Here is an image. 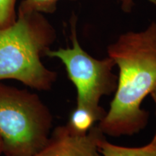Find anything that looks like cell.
Here are the masks:
<instances>
[{"mask_svg":"<svg viewBox=\"0 0 156 156\" xmlns=\"http://www.w3.org/2000/svg\"><path fill=\"white\" fill-rule=\"evenodd\" d=\"M122 2V8L125 12H129L133 6V0H120ZM156 7V0H147Z\"/></svg>","mask_w":156,"mask_h":156,"instance_id":"obj_10","label":"cell"},{"mask_svg":"<svg viewBox=\"0 0 156 156\" xmlns=\"http://www.w3.org/2000/svg\"><path fill=\"white\" fill-rule=\"evenodd\" d=\"M104 114L83 106H77L71 113L67 125L72 131L78 134H85L94 126L96 122H100Z\"/></svg>","mask_w":156,"mask_h":156,"instance_id":"obj_6","label":"cell"},{"mask_svg":"<svg viewBox=\"0 0 156 156\" xmlns=\"http://www.w3.org/2000/svg\"><path fill=\"white\" fill-rule=\"evenodd\" d=\"M98 152L103 156H156V147L147 144L140 147H126L108 142L105 136L98 143Z\"/></svg>","mask_w":156,"mask_h":156,"instance_id":"obj_7","label":"cell"},{"mask_svg":"<svg viewBox=\"0 0 156 156\" xmlns=\"http://www.w3.org/2000/svg\"><path fill=\"white\" fill-rule=\"evenodd\" d=\"M104 134L93 126L85 134H78L67 124L58 126L51 132L44 147L33 156H100L98 143Z\"/></svg>","mask_w":156,"mask_h":156,"instance_id":"obj_5","label":"cell"},{"mask_svg":"<svg viewBox=\"0 0 156 156\" xmlns=\"http://www.w3.org/2000/svg\"><path fill=\"white\" fill-rule=\"evenodd\" d=\"M72 47L49 49L46 56L56 58L64 64L68 77L77 90V106H83L100 114L106 112L100 106L101 98L115 93L118 77L114 73L116 66L112 58L98 59L87 53L80 44L77 34V17L70 22Z\"/></svg>","mask_w":156,"mask_h":156,"instance_id":"obj_4","label":"cell"},{"mask_svg":"<svg viewBox=\"0 0 156 156\" xmlns=\"http://www.w3.org/2000/svg\"><path fill=\"white\" fill-rule=\"evenodd\" d=\"M3 153V144H2V139L0 138V155L1 154Z\"/></svg>","mask_w":156,"mask_h":156,"instance_id":"obj_12","label":"cell"},{"mask_svg":"<svg viewBox=\"0 0 156 156\" xmlns=\"http://www.w3.org/2000/svg\"><path fill=\"white\" fill-rule=\"evenodd\" d=\"M53 116L36 93L0 81V138L5 156H33L47 142Z\"/></svg>","mask_w":156,"mask_h":156,"instance_id":"obj_3","label":"cell"},{"mask_svg":"<svg viewBox=\"0 0 156 156\" xmlns=\"http://www.w3.org/2000/svg\"><path fill=\"white\" fill-rule=\"evenodd\" d=\"M60 0H23L20 5L18 12L53 13ZM76 1V0H70Z\"/></svg>","mask_w":156,"mask_h":156,"instance_id":"obj_8","label":"cell"},{"mask_svg":"<svg viewBox=\"0 0 156 156\" xmlns=\"http://www.w3.org/2000/svg\"><path fill=\"white\" fill-rule=\"evenodd\" d=\"M150 95H151V97L153 98L154 102H155V106H156V86L153 89V90L151 91V93H150ZM150 144H151V145L154 146L155 147H156V132L155 134V136H154L153 140H152V141L150 142Z\"/></svg>","mask_w":156,"mask_h":156,"instance_id":"obj_11","label":"cell"},{"mask_svg":"<svg viewBox=\"0 0 156 156\" xmlns=\"http://www.w3.org/2000/svg\"><path fill=\"white\" fill-rule=\"evenodd\" d=\"M16 0H0V28L11 25L16 19Z\"/></svg>","mask_w":156,"mask_h":156,"instance_id":"obj_9","label":"cell"},{"mask_svg":"<svg viewBox=\"0 0 156 156\" xmlns=\"http://www.w3.org/2000/svg\"><path fill=\"white\" fill-rule=\"evenodd\" d=\"M107 52L119 74L110 108L98 126L112 136L133 135L147 124L149 114L142 102L156 86V22L122 34Z\"/></svg>","mask_w":156,"mask_h":156,"instance_id":"obj_1","label":"cell"},{"mask_svg":"<svg viewBox=\"0 0 156 156\" xmlns=\"http://www.w3.org/2000/svg\"><path fill=\"white\" fill-rule=\"evenodd\" d=\"M56 39L54 27L41 13L18 12L0 28V81L15 80L32 89L52 88L57 74L41 61Z\"/></svg>","mask_w":156,"mask_h":156,"instance_id":"obj_2","label":"cell"}]
</instances>
